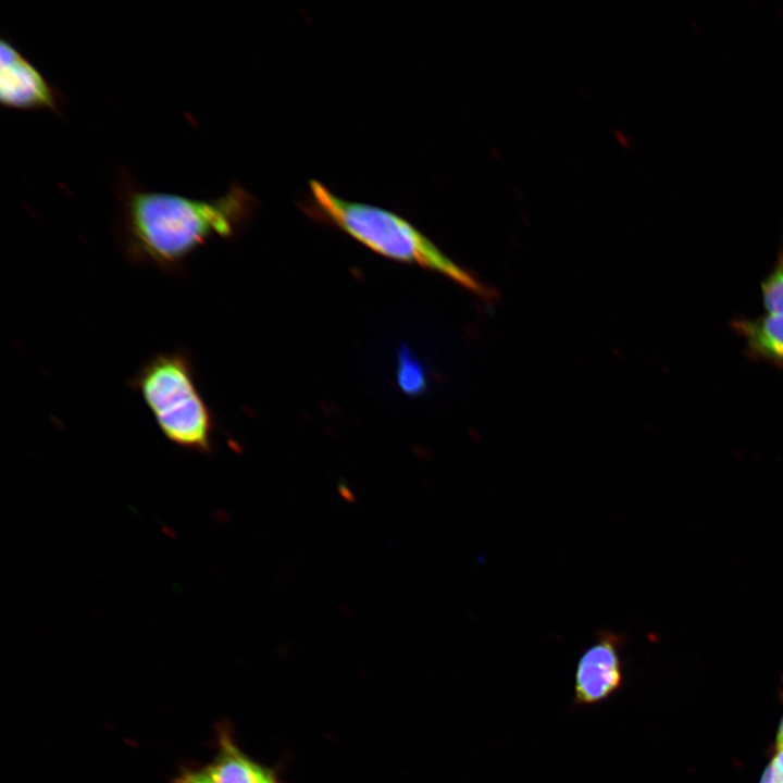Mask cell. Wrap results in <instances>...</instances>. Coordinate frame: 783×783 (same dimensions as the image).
Returning a JSON list of instances; mask_svg holds the SVG:
<instances>
[{
	"instance_id": "obj_6",
	"label": "cell",
	"mask_w": 783,
	"mask_h": 783,
	"mask_svg": "<svg viewBox=\"0 0 783 783\" xmlns=\"http://www.w3.org/2000/svg\"><path fill=\"white\" fill-rule=\"evenodd\" d=\"M732 328L751 358L783 369V312L738 318L732 321Z\"/></svg>"
},
{
	"instance_id": "obj_8",
	"label": "cell",
	"mask_w": 783,
	"mask_h": 783,
	"mask_svg": "<svg viewBox=\"0 0 783 783\" xmlns=\"http://www.w3.org/2000/svg\"><path fill=\"white\" fill-rule=\"evenodd\" d=\"M397 383L400 389L410 396L424 393L427 386L426 373L422 363L405 345L398 350Z\"/></svg>"
},
{
	"instance_id": "obj_12",
	"label": "cell",
	"mask_w": 783,
	"mask_h": 783,
	"mask_svg": "<svg viewBox=\"0 0 783 783\" xmlns=\"http://www.w3.org/2000/svg\"><path fill=\"white\" fill-rule=\"evenodd\" d=\"M759 783H783V775L770 763L765 769Z\"/></svg>"
},
{
	"instance_id": "obj_10",
	"label": "cell",
	"mask_w": 783,
	"mask_h": 783,
	"mask_svg": "<svg viewBox=\"0 0 783 783\" xmlns=\"http://www.w3.org/2000/svg\"><path fill=\"white\" fill-rule=\"evenodd\" d=\"M173 783H214V781L207 767L182 768Z\"/></svg>"
},
{
	"instance_id": "obj_3",
	"label": "cell",
	"mask_w": 783,
	"mask_h": 783,
	"mask_svg": "<svg viewBox=\"0 0 783 783\" xmlns=\"http://www.w3.org/2000/svg\"><path fill=\"white\" fill-rule=\"evenodd\" d=\"M195 374L187 352H160L141 364L130 386L172 444L208 453L212 447L213 418L197 387Z\"/></svg>"
},
{
	"instance_id": "obj_11",
	"label": "cell",
	"mask_w": 783,
	"mask_h": 783,
	"mask_svg": "<svg viewBox=\"0 0 783 783\" xmlns=\"http://www.w3.org/2000/svg\"><path fill=\"white\" fill-rule=\"evenodd\" d=\"M257 783H281V782L274 770L257 763Z\"/></svg>"
},
{
	"instance_id": "obj_14",
	"label": "cell",
	"mask_w": 783,
	"mask_h": 783,
	"mask_svg": "<svg viewBox=\"0 0 783 783\" xmlns=\"http://www.w3.org/2000/svg\"><path fill=\"white\" fill-rule=\"evenodd\" d=\"M779 745H783V716L778 725L776 735H775V746H779Z\"/></svg>"
},
{
	"instance_id": "obj_5",
	"label": "cell",
	"mask_w": 783,
	"mask_h": 783,
	"mask_svg": "<svg viewBox=\"0 0 783 783\" xmlns=\"http://www.w3.org/2000/svg\"><path fill=\"white\" fill-rule=\"evenodd\" d=\"M620 637L602 631L581 656L575 671L574 704L592 706L614 695L623 683Z\"/></svg>"
},
{
	"instance_id": "obj_4",
	"label": "cell",
	"mask_w": 783,
	"mask_h": 783,
	"mask_svg": "<svg viewBox=\"0 0 783 783\" xmlns=\"http://www.w3.org/2000/svg\"><path fill=\"white\" fill-rule=\"evenodd\" d=\"M0 100L7 108L59 112L60 94L5 38L0 41Z\"/></svg>"
},
{
	"instance_id": "obj_1",
	"label": "cell",
	"mask_w": 783,
	"mask_h": 783,
	"mask_svg": "<svg viewBox=\"0 0 783 783\" xmlns=\"http://www.w3.org/2000/svg\"><path fill=\"white\" fill-rule=\"evenodd\" d=\"M120 202L119 235L128 258L174 273L212 237L234 235L253 200L239 184L221 197L195 199L141 189L126 179Z\"/></svg>"
},
{
	"instance_id": "obj_7",
	"label": "cell",
	"mask_w": 783,
	"mask_h": 783,
	"mask_svg": "<svg viewBox=\"0 0 783 783\" xmlns=\"http://www.w3.org/2000/svg\"><path fill=\"white\" fill-rule=\"evenodd\" d=\"M207 769L214 783H257V762L239 749L226 728L219 731L217 753Z\"/></svg>"
},
{
	"instance_id": "obj_13",
	"label": "cell",
	"mask_w": 783,
	"mask_h": 783,
	"mask_svg": "<svg viewBox=\"0 0 783 783\" xmlns=\"http://www.w3.org/2000/svg\"><path fill=\"white\" fill-rule=\"evenodd\" d=\"M769 763L783 775V745L775 746L774 754Z\"/></svg>"
},
{
	"instance_id": "obj_2",
	"label": "cell",
	"mask_w": 783,
	"mask_h": 783,
	"mask_svg": "<svg viewBox=\"0 0 783 783\" xmlns=\"http://www.w3.org/2000/svg\"><path fill=\"white\" fill-rule=\"evenodd\" d=\"M309 189L312 209L321 217L373 251L437 271L484 298L492 296L488 288L403 217L376 206L346 200L318 181H311Z\"/></svg>"
},
{
	"instance_id": "obj_9",
	"label": "cell",
	"mask_w": 783,
	"mask_h": 783,
	"mask_svg": "<svg viewBox=\"0 0 783 783\" xmlns=\"http://www.w3.org/2000/svg\"><path fill=\"white\" fill-rule=\"evenodd\" d=\"M761 300L768 313L783 312V243L771 272L762 281Z\"/></svg>"
}]
</instances>
